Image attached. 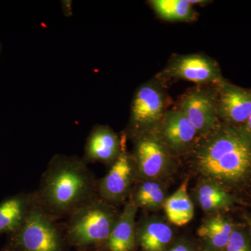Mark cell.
Returning a JSON list of instances; mask_svg holds the SVG:
<instances>
[{"label": "cell", "mask_w": 251, "mask_h": 251, "mask_svg": "<svg viewBox=\"0 0 251 251\" xmlns=\"http://www.w3.org/2000/svg\"><path fill=\"white\" fill-rule=\"evenodd\" d=\"M167 75L203 85L221 82V71L214 59L202 54L176 56L165 69Z\"/></svg>", "instance_id": "obj_7"}, {"label": "cell", "mask_w": 251, "mask_h": 251, "mask_svg": "<svg viewBox=\"0 0 251 251\" xmlns=\"http://www.w3.org/2000/svg\"><path fill=\"white\" fill-rule=\"evenodd\" d=\"M246 125L244 130L251 136V114L248 119L247 121L245 122Z\"/></svg>", "instance_id": "obj_23"}, {"label": "cell", "mask_w": 251, "mask_h": 251, "mask_svg": "<svg viewBox=\"0 0 251 251\" xmlns=\"http://www.w3.org/2000/svg\"><path fill=\"white\" fill-rule=\"evenodd\" d=\"M9 236L14 251H62L64 241L67 242L64 224L36 202L22 226Z\"/></svg>", "instance_id": "obj_4"}, {"label": "cell", "mask_w": 251, "mask_h": 251, "mask_svg": "<svg viewBox=\"0 0 251 251\" xmlns=\"http://www.w3.org/2000/svg\"><path fill=\"white\" fill-rule=\"evenodd\" d=\"M0 52H1V44H0Z\"/></svg>", "instance_id": "obj_25"}, {"label": "cell", "mask_w": 251, "mask_h": 251, "mask_svg": "<svg viewBox=\"0 0 251 251\" xmlns=\"http://www.w3.org/2000/svg\"><path fill=\"white\" fill-rule=\"evenodd\" d=\"M124 143L108 126H94L87 137L82 158L87 164L112 166L120 156Z\"/></svg>", "instance_id": "obj_10"}, {"label": "cell", "mask_w": 251, "mask_h": 251, "mask_svg": "<svg viewBox=\"0 0 251 251\" xmlns=\"http://www.w3.org/2000/svg\"><path fill=\"white\" fill-rule=\"evenodd\" d=\"M179 109L199 134H208L217 126V99L211 92L201 89L190 91L181 99Z\"/></svg>", "instance_id": "obj_8"}, {"label": "cell", "mask_w": 251, "mask_h": 251, "mask_svg": "<svg viewBox=\"0 0 251 251\" xmlns=\"http://www.w3.org/2000/svg\"><path fill=\"white\" fill-rule=\"evenodd\" d=\"M138 208L131 201L126 203L111 233L103 245L109 251H132L137 244L135 216Z\"/></svg>", "instance_id": "obj_13"}, {"label": "cell", "mask_w": 251, "mask_h": 251, "mask_svg": "<svg viewBox=\"0 0 251 251\" xmlns=\"http://www.w3.org/2000/svg\"><path fill=\"white\" fill-rule=\"evenodd\" d=\"M35 202L34 191L22 192L0 202V234L14 233L22 226Z\"/></svg>", "instance_id": "obj_12"}, {"label": "cell", "mask_w": 251, "mask_h": 251, "mask_svg": "<svg viewBox=\"0 0 251 251\" xmlns=\"http://www.w3.org/2000/svg\"><path fill=\"white\" fill-rule=\"evenodd\" d=\"M195 161L211 181L242 187L251 182V136L244 129L217 125L198 147Z\"/></svg>", "instance_id": "obj_2"}, {"label": "cell", "mask_w": 251, "mask_h": 251, "mask_svg": "<svg viewBox=\"0 0 251 251\" xmlns=\"http://www.w3.org/2000/svg\"><path fill=\"white\" fill-rule=\"evenodd\" d=\"M197 134L192 124L179 109L165 113L162 122V135L172 148L176 150L186 148Z\"/></svg>", "instance_id": "obj_14"}, {"label": "cell", "mask_w": 251, "mask_h": 251, "mask_svg": "<svg viewBox=\"0 0 251 251\" xmlns=\"http://www.w3.org/2000/svg\"><path fill=\"white\" fill-rule=\"evenodd\" d=\"M169 226L161 221H145L136 225L137 243L143 251H165L173 239Z\"/></svg>", "instance_id": "obj_15"}, {"label": "cell", "mask_w": 251, "mask_h": 251, "mask_svg": "<svg viewBox=\"0 0 251 251\" xmlns=\"http://www.w3.org/2000/svg\"><path fill=\"white\" fill-rule=\"evenodd\" d=\"M168 251H192V250L186 244H178L172 247Z\"/></svg>", "instance_id": "obj_22"}, {"label": "cell", "mask_w": 251, "mask_h": 251, "mask_svg": "<svg viewBox=\"0 0 251 251\" xmlns=\"http://www.w3.org/2000/svg\"><path fill=\"white\" fill-rule=\"evenodd\" d=\"M135 138L134 161L137 176L146 180L156 177L164 171L167 153L164 145L156 135L145 132Z\"/></svg>", "instance_id": "obj_9"}, {"label": "cell", "mask_w": 251, "mask_h": 251, "mask_svg": "<svg viewBox=\"0 0 251 251\" xmlns=\"http://www.w3.org/2000/svg\"><path fill=\"white\" fill-rule=\"evenodd\" d=\"M97 181L82 158L55 154L34 191L35 202L49 215L60 221L98 198Z\"/></svg>", "instance_id": "obj_1"}, {"label": "cell", "mask_w": 251, "mask_h": 251, "mask_svg": "<svg viewBox=\"0 0 251 251\" xmlns=\"http://www.w3.org/2000/svg\"><path fill=\"white\" fill-rule=\"evenodd\" d=\"M251 232V219L250 220Z\"/></svg>", "instance_id": "obj_24"}, {"label": "cell", "mask_w": 251, "mask_h": 251, "mask_svg": "<svg viewBox=\"0 0 251 251\" xmlns=\"http://www.w3.org/2000/svg\"><path fill=\"white\" fill-rule=\"evenodd\" d=\"M150 4L157 15L168 21H191L196 13L190 0H152Z\"/></svg>", "instance_id": "obj_18"}, {"label": "cell", "mask_w": 251, "mask_h": 251, "mask_svg": "<svg viewBox=\"0 0 251 251\" xmlns=\"http://www.w3.org/2000/svg\"><path fill=\"white\" fill-rule=\"evenodd\" d=\"M198 202L203 210L213 211L230 205L232 198L222 186L214 181L204 183L198 190Z\"/></svg>", "instance_id": "obj_19"}, {"label": "cell", "mask_w": 251, "mask_h": 251, "mask_svg": "<svg viewBox=\"0 0 251 251\" xmlns=\"http://www.w3.org/2000/svg\"><path fill=\"white\" fill-rule=\"evenodd\" d=\"M229 221L222 217L216 216L207 220L198 229L200 237L216 249H225L234 230Z\"/></svg>", "instance_id": "obj_17"}, {"label": "cell", "mask_w": 251, "mask_h": 251, "mask_svg": "<svg viewBox=\"0 0 251 251\" xmlns=\"http://www.w3.org/2000/svg\"><path fill=\"white\" fill-rule=\"evenodd\" d=\"M165 105L163 91L155 82H147L137 89L130 108V133L133 138L149 131L163 120Z\"/></svg>", "instance_id": "obj_5"}, {"label": "cell", "mask_w": 251, "mask_h": 251, "mask_svg": "<svg viewBox=\"0 0 251 251\" xmlns=\"http://www.w3.org/2000/svg\"><path fill=\"white\" fill-rule=\"evenodd\" d=\"M219 85L218 115L232 124L245 123L251 114V93L234 86Z\"/></svg>", "instance_id": "obj_11"}, {"label": "cell", "mask_w": 251, "mask_h": 251, "mask_svg": "<svg viewBox=\"0 0 251 251\" xmlns=\"http://www.w3.org/2000/svg\"><path fill=\"white\" fill-rule=\"evenodd\" d=\"M120 214L115 206L95 198L74 211L63 223L67 242L80 248L103 245Z\"/></svg>", "instance_id": "obj_3"}, {"label": "cell", "mask_w": 251, "mask_h": 251, "mask_svg": "<svg viewBox=\"0 0 251 251\" xmlns=\"http://www.w3.org/2000/svg\"><path fill=\"white\" fill-rule=\"evenodd\" d=\"M225 250L226 251H251V242L243 231L234 229Z\"/></svg>", "instance_id": "obj_21"}, {"label": "cell", "mask_w": 251, "mask_h": 251, "mask_svg": "<svg viewBox=\"0 0 251 251\" xmlns=\"http://www.w3.org/2000/svg\"><path fill=\"white\" fill-rule=\"evenodd\" d=\"M164 209L168 220L175 226L187 224L194 216V206L188 193V180L164 202Z\"/></svg>", "instance_id": "obj_16"}, {"label": "cell", "mask_w": 251, "mask_h": 251, "mask_svg": "<svg viewBox=\"0 0 251 251\" xmlns=\"http://www.w3.org/2000/svg\"><path fill=\"white\" fill-rule=\"evenodd\" d=\"M165 193L159 184L145 181L138 185L130 200L137 207L156 209L164 202Z\"/></svg>", "instance_id": "obj_20"}, {"label": "cell", "mask_w": 251, "mask_h": 251, "mask_svg": "<svg viewBox=\"0 0 251 251\" xmlns=\"http://www.w3.org/2000/svg\"><path fill=\"white\" fill-rule=\"evenodd\" d=\"M136 176L134 161L126 151L123 144L120 156L110 166L107 174L97 181L98 197L112 205H116L131 192Z\"/></svg>", "instance_id": "obj_6"}]
</instances>
